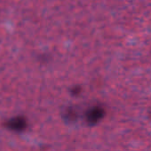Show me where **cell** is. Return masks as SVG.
I'll use <instances>...</instances> for the list:
<instances>
[{
    "label": "cell",
    "mask_w": 151,
    "mask_h": 151,
    "mask_svg": "<svg viewBox=\"0 0 151 151\" xmlns=\"http://www.w3.org/2000/svg\"><path fill=\"white\" fill-rule=\"evenodd\" d=\"M105 116V110L99 105L93 106L88 109L85 114V119L89 126H95L100 122Z\"/></svg>",
    "instance_id": "obj_1"
},
{
    "label": "cell",
    "mask_w": 151,
    "mask_h": 151,
    "mask_svg": "<svg viewBox=\"0 0 151 151\" xmlns=\"http://www.w3.org/2000/svg\"><path fill=\"white\" fill-rule=\"evenodd\" d=\"M6 127L13 132H22L27 128V119L24 117L21 116H18V117H14L11 119H9L6 122Z\"/></svg>",
    "instance_id": "obj_2"
},
{
    "label": "cell",
    "mask_w": 151,
    "mask_h": 151,
    "mask_svg": "<svg viewBox=\"0 0 151 151\" xmlns=\"http://www.w3.org/2000/svg\"><path fill=\"white\" fill-rule=\"evenodd\" d=\"M65 118L69 120H73L77 118V113L73 110H68V111L65 114Z\"/></svg>",
    "instance_id": "obj_3"
},
{
    "label": "cell",
    "mask_w": 151,
    "mask_h": 151,
    "mask_svg": "<svg viewBox=\"0 0 151 151\" xmlns=\"http://www.w3.org/2000/svg\"><path fill=\"white\" fill-rule=\"evenodd\" d=\"M81 87H79V86H76V87H74V88H73L71 89V93H72L73 96H78V95L81 93Z\"/></svg>",
    "instance_id": "obj_4"
}]
</instances>
